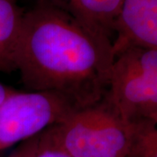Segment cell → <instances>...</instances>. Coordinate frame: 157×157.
Masks as SVG:
<instances>
[{
  "label": "cell",
  "mask_w": 157,
  "mask_h": 157,
  "mask_svg": "<svg viewBox=\"0 0 157 157\" xmlns=\"http://www.w3.org/2000/svg\"><path fill=\"white\" fill-rule=\"evenodd\" d=\"M15 58L28 91L56 93L78 108L103 99L113 61L111 45L45 0L25 11Z\"/></svg>",
  "instance_id": "cell-1"
},
{
  "label": "cell",
  "mask_w": 157,
  "mask_h": 157,
  "mask_svg": "<svg viewBox=\"0 0 157 157\" xmlns=\"http://www.w3.org/2000/svg\"><path fill=\"white\" fill-rule=\"evenodd\" d=\"M133 130L134 124L120 117L104 99L49 128L72 157H126Z\"/></svg>",
  "instance_id": "cell-2"
},
{
  "label": "cell",
  "mask_w": 157,
  "mask_h": 157,
  "mask_svg": "<svg viewBox=\"0 0 157 157\" xmlns=\"http://www.w3.org/2000/svg\"><path fill=\"white\" fill-rule=\"evenodd\" d=\"M103 99L127 122H157V49L135 47L114 57Z\"/></svg>",
  "instance_id": "cell-3"
},
{
  "label": "cell",
  "mask_w": 157,
  "mask_h": 157,
  "mask_svg": "<svg viewBox=\"0 0 157 157\" xmlns=\"http://www.w3.org/2000/svg\"><path fill=\"white\" fill-rule=\"evenodd\" d=\"M78 109L56 93L14 92L0 104V153L64 121Z\"/></svg>",
  "instance_id": "cell-4"
},
{
  "label": "cell",
  "mask_w": 157,
  "mask_h": 157,
  "mask_svg": "<svg viewBox=\"0 0 157 157\" xmlns=\"http://www.w3.org/2000/svg\"><path fill=\"white\" fill-rule=\"evenodd\" d=\"M157 49V0H123L113 25L114 57L130 48Z\"/></svg>",
  "instance_id": "cell-5"
},
{
  "label": "cell",
  "mask_w": 157,
  "mask_h": 157,
  "mask_svg": "<svg viewBox=\"0 0 157 157\" xmlns=\"http://www.w3.org/2000/svg\"><path fill=\"white\" fill-rule=\"evenodd\" d=\"M67 12L96 39L112 46L113 25L123 0H45Z\"/></svg>",
  "instance_id": "cell-6"
},
{
  "label": "cell",
  "mask_w": 157,
  "mask_h": 157,
  "mask_svg": "<svg viewBox=\"0 0 157 157\" xmlns=\"http://www.w3.org/2000/svg\"><path fill=\"white\" fill-rule=\"evenodd\" d=\"M25 11L17 0H0V72L16 71V49Z\"/></svg>",
  "instance_id": "cell-7"
},
{
  "label": "cell",
  "mask_w": 157,
  "mask_h": 157,
  "mask_svg": "<svg viewBox=\"0 0 157 157\" xmlns=\"http://www.w3.org/2000/svg\"><path fill=\"white\" fill-rule=\"evenodd\" d=\"M133 124V135L126 157H157L156 121L142 120Z\"/></svg>",
  "instance_id": "cell-8"
},
{
  "label": "cell",
  "mask_w": 157,
  "mask_h": 157,
  "mask_svg": "<svg viewBox=\"0 0 157 157\" xmlns=\"http://www.w3.org/2000/svg\"><path fill=\"white\" fill-rule=\"evenodd\" d=\"M34 157H72L51 135L49 128L40 135L38 150Z\"/></svg>",
  "instance_id": "cell-9"
},
{
  "label": "cell",
  "mask_w": 157,
  "mask_h": 157,
  "mask_svg": "<svg viewBox=\"0 0 157 157\" xmlns=\"http://www.w3.org/2000/svg\"><path fill=\"white\" fill-rule=\"evenodd\" d=\"M40 135L41 134L19 143L15 150L7 157H34L38 150Z\"/></svg>",
  "instance_id": "cell-10"
},
{
  "label": "cell",
  "mask_w": 157,
  "mask_h": 157,
  "mask_svg": "<svg viewBox=\"0 0 157 157\" xmlns=\"http://www.w3.org/2000/svg\"><path fill=\"white\" fill-rule=\"evenodd\" d=\"M14 92H16V90L0 82V104Z\"/></svg>",
  "instance_id": "cell-11"
},
{
  "label": "cell",
  "mask_w": 157,
  "mask_h": 157,
  "mask_svg": "<svg viewBox=\"0 0 157 157\" xmlns=\"http://www.w3.org/2000/svg\"><path fill=\"white\" fill-rule=\"evenodd\" d=\"M0 157H2V155H1V153H0Z\"/></svg>",
  "instance_id": "cell-12"
}]
</instances>
